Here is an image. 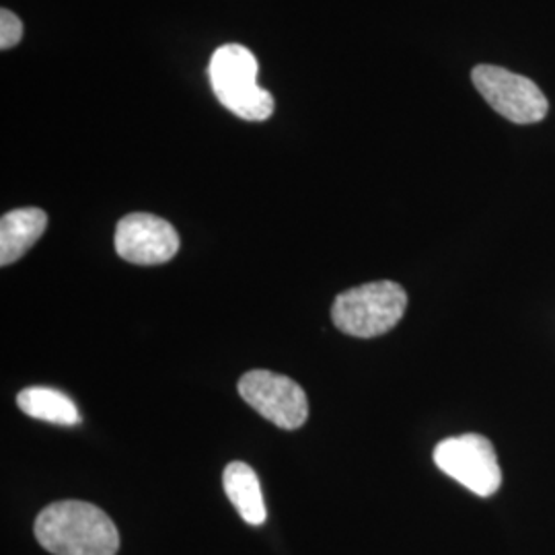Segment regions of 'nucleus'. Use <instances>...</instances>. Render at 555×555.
<instances>
[{
  "mask_svg": "<svg viewBox=\"0 0 555 555\" xmlns=\"http://www.w3.org/2000/svg\"><path fill=\"white\" fill-rule=\"evenodd\" d=\"M36 539L54 555H116L119 533L114 520L95 504L62 500L36 518Z\"/></svg>",
  "mask_w": 555,
  "mask_h": 555,
  "instance_id": "obj_1",
  "label": "nucleus"
},
{
  "mask_svg": "<svg viewBox=\"0 0 555 555\" xmlns=\"http://www.w3.org/2000/svg\"><path fill=\"white\" fill-rule=\"evenodd\" d=\"M259 64L241 43L220 46L208 64V79L217 100L237 118L263 121L274 114V98L258 82Z\"/></svg>",
  "mask_w": 555,
  "mask_h": 555,
  "instance_id": "obj_2",
  "label": "nucleus"
},
{
  "mask_svg": "<svg viewBox=\"0 0 555 555\" xmlns=\"http://www.w3.org/2000/svg\"><path fill=\"white\" fill-rule=\"evenodd\" d=\"M408 309L405 291L391 280L369 282L337 295L332 319L339 332L377 337L393 330Z\"/></svg>",
  "mask_w": 555,
  "mask_h": 555,
  "instance_id": "obj_3",
  "label": "nucleus"
},
{
  "mask_svg": "<svg viewBox=\"0 0 555 555\" xmlns=\"http://www.w3.org/2000/svg\"><path fill=\"white\" fill-rule=\"evenodd\" d=\"M435 463L442 474L453 477L477 496L496 494L502 483L496 451L481 435H463L438 442Z\"/></svg>",
  "mask_w": 555,
  "mask_h": 555,
  "instance_id": "obj_4",
  "label": "nucleus"
},
{
  "mask_svg": "<svg viewBox=\"0 0 555 555\" xmlns=\"http://www.w3.org/2000/svg\"><path fill=\"white\" fill-rule=\"evenodd\" d=\"M472 79L481 98L488 101L502 118L515 124H537L547 116V100L535 82L515 75L502 66L479 64Z\"/></svg>",
  "mask_w": 555,
  "mask_h": 555,
  "instance_id": "obj_5",
  "label": "nucleus"
},
{
  "mask_svg": "<svg viewBox=\"0 0 555 555\" xmlns=\"http://www.w3.org/2000/svg\"><path fill=\"white\" fill-rule=\"evenodd\" d=\"M243 397L259 416L270 420L282 430H297L309 417V401L293 378L272 371H249L238 380Z\"/></svg>",
  "mask_w": 555,
  "mask_h": 555,
  "instance_id": "obj_6",
  "label": "nucleus"
},
{
  "mask_svg": "<svg viewBox=\"0 0 555 555\" xmlns=\"http://www.w3.org/2000/svg\"><path fill=\"white\" fill-rule=\"evenodd\" d=\"M114 243L119 258L137 266H159L179 251L178 231L149 212H132L119 220Z\"/></svg>",
  "mask_w": 555,
  "mask_h": 555,
  "instance_id": "obj_7",
  "label": "nucleus"
},
{
  "mask_svg": "<svg viewBox=\"0 0 555 555\" xmlns=\"http://www.w3.org/2000/svg\"><path fill=\"white\" fill-rule=\"evenodd\" d=\"M48 227V217L40 208H20L0 220V266H11L23 258Z\"/></svg>",
  "mask_w": 555,
  "mask_h": 555,
  "instance_id": "obj_8",
  "label": "nucleus"
},
{
  "mask_svg": "<svg viewBox=\"0 0 555 555\" xmlns=\"http://www.w3.org/2000/svg\"><path fill=\"white\" fill-rule=\"evenodd\" d=\"M222 481H224V492L231 500V504L237 508L241 518L254 527L263 525L268 513H266V502L261 496L256 472L243 461H233L227 465Z\"/></svg>",
  "mask_w": 555,
  "mask_h": 555,
  "instance_id": "obj_9",
  "label": "nucleus"
},
{
  "mask_svg": "<svg viewBox=\"0 0 555 555\" xmlns=\"http://www.w3.org/2000/svg\"><path fill=\"white\" fill-rule=\"evenodd\" d=\"M21 412L41 422L59 424V426H75L80 416L75 401L62 391L50 387H27L17 396Z\"/></svg>",
  "mask_w": 555,
  "mask_h": 555,
  "instance_id": "obj_10",
  "label": "nucleus"
},
{
  "mask_svg": "<svg viewBox=\"0 0 555 555\" xmlns=\"http://www.w3.org/2000/svg\"><path fill=\"white\" fill-rule=\"evenodd\" d=\"M23 38V23L13 11H0V50H11Z\"/></svg>",
  "mask_w": 555,
  "mask_h": 555,
  "instance_id": "obj_11",
  "label": "nucleus"
}]
</instances>
